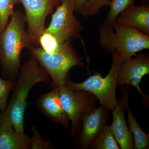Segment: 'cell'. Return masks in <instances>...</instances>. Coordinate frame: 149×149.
<instances>
[{"instance_id":"6da1fadb","label":"cell","mask_w":149,"mask_h":149,"mask_svg":"<svg viewBox=\"0 0 149 149\" xmlns=\"http://www.w3.org/2000/svg\"><path fill=\"white\" fill-rule=\"evenodd\" d=\"M11 17L5 29L0 33V65L6 80L15 82L21 67L22 51L36 45L25 29L26 19L24 14L16 10Z\"/></svg>"},{"instance_id":"7a4b0ae2","label":"cell","mask_w":149,"mask_h":149,"mask_svg":"<svg viewBox=\"0 0 149 149\" xmlns=\"http://www.w3.org/2000/svg\"><path fill=\"white\" fill-rule=\"evenodd\" d=\"M40 83H49V76L37 59L31 55L20 68L13 88L11 99L2 113L3 119L9 120L18 133H24V112L29 92Z\"/></svg>"},{"instance_id":"3957f363","label":"cell","mask_w":149,"mask_h":149,"mask_svg":"<svg viewBox=\"0 0 149 149\" xmlns=\"http://www.w3.org/2000/svg\"><path fill=\"white\" fill-rule=\"evenodd\" d=\"M99 43L108 53L116 50L122 61L149 49V36L137 29L115 23L112 26L103 24L99 28Z\"/></svg>"},{"instance_id":"277c9868","label":"cell","mask_w":149,"mask_h":149,"mask_svg":"<svg viewBox=\"0 0 149 149\" xmlns=\"http://www.w3.org/2000/svg\"><path fill=\"white\" fill-rule=\"evenodd\" d=\"M72 40L60 44L58 50L52 54L46 53L40 47L31 48L29 52L50 76L52 87L65 85L70 70L74 66L83 67V59L74 49Z\"/></svg>"},{"instance_id":"5b68a950","label":"cell","mask_w":149,"mask_h":149,"mask_svg":"<svg viewBox=\"0 0 149 149\" xmlns=\"http://www.w3.org/2000/svg\"><path fill=\"white\" fill-rule=\"evenodd\" d=\"M112 63L109 72L105 77L96 72L81 83L72 82L68 77L66 83L74 90H81L91 93L98 100L101 105L108 110H112L117 104L116 89L117 75L122 60L116 50L112 51Z\"/></svg>"},{"instance_id":"8992f818","label":"cell","mask_w":149,"mask_h":149,"mask_svg":"<svg viewBox=\"0 0 149 149\" xmlns=\"http://www.w3.org/2000/svg\"><path fill=\"white\" fill-rule=\"evenodd\" d=\"M58 88L62 106L69 120L71 121L70 133L78 134L81 129V117L96 108L97 99L91 93L74 90L65 83Z\"/></svg>"},{"instance_id":"52a82bcc","label":"cell","mask_w":149,"mask_h":149,"mask_svg":"<svg viewBox=\"0 0 149 149\" xmlns=\"http://www.w3.org/2000/svg\"><path fill=\"white\" fill-rule=\"evenodd\" d=\"M74 0H62L52 15L50 23L45 32L54 36L60 44L80 38L83 26L74 15Z\"/></svg>"},{"instance_id":"ba28073f","label":"cell","mask_w":149,"mask_h":149,"mask_svg":"<svg viewBox=\"0 0 149 149\" xmlns=\"http://www.w3.org/2000/svg\"><path fill=\"white\" fill-rule=\"evenodd\" d=\"M25 11L29 35L35 45L39 47V38L45 32L46 19L54 13V8L60 3L59 0H20Z\"/></svg>"},{"instance_id":"9c48e42d","label":"cell","mask_w":149,"mask_h":149,"mask_svg":"<svg viewBox=\"0 0 149 149\" xmlns=\"http://www.w3.org/2000/svg\"><path fill=\"white\" fill-rule=\"evenodd\" d=\"M134 56V58L132 57L121 62L118 72V85L133 86L148 104V96L143 93L139 85L143 77L149 74V55L141 54Z\"/></svg>"},{"instance_id":"30bf717a","label":"cell","mask_w":149,"mask_h":149,"mask_svg":"<svg viewBox=\"0 0 149 149\" xmlns=\"http://www.w3.org/2000/svg\"><path fill=\"white\" fill-rule=\"evenodd\" d=\"M109 111L101 105L82 116V130L77 139L80 148L85 149L89 147L104 125L106 124Z\"/></svg>"},{"instance_id":"8fae6325","label":"cell","mask_w":149,"mask_h":149,"mask_svg":"<svg viewBox=\"0 0 149 149\" xmlns=\"http://www.w3.org/2000/svg\"><path fill=\"white\" fill-rule=\"evenodd\" d=\"M127 92L123 91L122 99L118 101L112 110L113 122L110 128L115 139L121 149L134 148L133 135L130 132L125 118Z\"/></svg>"},{"instance_id":"7c38bea8","label":"cell","mask_w":149,"mask_h":149,"mask_svg":"<svg viewBox=\"0 0 149 149\" xmlns=\"http://www.w3.org/2000/svg\"><path fill=\"white\" fill-rule=\"evenodd\" d=\"M52 88V91L39 98L36 105L48 119L61 124L65 128H68L69 120L62 106L59 91L57 87Z\"/></svg>"},{"instance_id":"4fadbf2b","label":"cell","mask_w":149,"mask_h":149,"mask_svg":"<svg viewBox=\"0 0 149 149\" xmlns=\"http://www.w3.org/2000/svg\"><path fill=\"white\" fill-rule=\"evenodd\" d=\"M118 24L134 28L149 36V6H133L122 12L116 21Z\"/></svg>"},{"instance_id":"5bb4252c","label":"cell","mask_w":149,"mask_h":149,"mask_svg":"<svg viewBox=\"0 0 149 149\" xmlns=\"http://www.w3.org/2000/svg\"><path fill=\"white\" fill-rule=\"evenodd\" d=\"M31 139L14 129L9 120L3 119L0 126V149H29Z\"/></svg>"},{"instance_id":"9a60e30c","label":"cell","mask_w":149,"mask_h":149,"mask_svg":"<svg viewBox=\"0 0 149 149\" xmlns=\"http://www.w3.org/2000/svg\"><path fill=\"white\" fill-rule=\"evenodd\" d=\"M125 105L126 110L128 112V128L133 135L134 148L149 149V134L145 133L141 129L129 109L128 95L126 97Z\"/></svg>"},{"instance_id":"2e32d148","label":"cell","mask_w":149,"mask_h":149,"mask_svg":"<svg viewBox=\"0 0 149 149\" xmlns=\"http://www.w3.org/2000/svg\"><path fill=\"white\" fill-rule=\"evenodd\" d=\"M89 147L93 149H120L112 133L110 126L106 124L104 125Z\"/></svg>"},{"instance_id":"e0dca14e","label":"cell","mask_w":149,"mask_h":149,"mask_svg":"<svg viewBox=\"0 0 149 149\" xmlns=\"http://www.w3.org/2000/svg\"><path fill=\"white\" fill-rule=\"evenodd\" d=\"M136 0H111L109 10L103 24L112 26L118 17L122 12L135 5Z\"/></svg>"},{"instance_id":"ac0fdd59","label":"cell","mask_w":149,"mask_h":149,"mask_svg":"<svg viewBox=\"0 0 149 149\" xmlns=\"http://www.w3.org/2000/svg\"><path fill=\"white\" fill-rule=\"evenodd\" d=\"M19 3L20 0H0V33L8 24L9 19L14 13V6Z\"/></svg>"},{"instance_id":"d6986e66","label":"cell","mask_w":149,"mask_h":149,"mask_svg":"<svg viewBox=\"0 0 149 149\" xmlns=\"http://www.w3.org/2000/svg\"><path fill=\"white\" fill-rule=\"evenodd\" d=\"M111 0H87L77 12L84 17L93 16L98 13L102 8L109 6Z\"/></svg>"},{"instance_id":"ffe728a7","label":"cell","mask_w":149,"mask_h":149,"mask_svg":"<svg viewBox=\"0 0 149 149\" xmlns=\"http://www.w3.org/2000/svg\"><path fill=\"white\" fill-rule=\"evenodd\" d=\"M39 47L49 54H52L58 50L60 44L54 36L47 32H44L39 40Z\"/></svg>"},{"instance_id":"44dd1931","label":"cell","mask_w":149,"mask_h":149,"mask_svg":"<svg viewBox=\"0 0 149 149\" xmlns=\"http://www.w3.org/2000/svg\"><path fill=\"white\" fill-rule=\"evenodd\" d=\"M15 82L0 78V111L2 113L5 111L8 104V99L11 90Z\"/></svg>"},{"instance_id":"7402d4cb","label":"cell","mask_w":149,"mask_h":149,"mask_svg":"<svg viewBox=\"0 0 149 149\" xmlns=\"http://www.w3.org/2000/svg\"><path fill=\"white\" fill-rule=\"evenodd\" d=\"M33 136L31 138L30 149H51L54 148L53 145L50 141L45 140L39 131L33 126L32 128Z\"/></svg>"},{"instance_id":"603a6c76","label":"cell","mask_w":149,"mask_h":149,"mask_svg":"<svg viewBox=\"0 0 149 149\" xmlns=\"http://www.w3.org/2000/svg\"><path fill=\"white\" fill-rule=\"evenodd\" d=\"M74 1L75 3V11L77 12L83 7L87 0H74Z\"/></svg>"},{"instance_id":"cb8c5ba5","label":"cell","mask_w":149,"mask_h":149,"mask_svg":"<svg viewBox=\"0 0 149 149\" xmlns=\"http://www.w3.org/2000/svg\"><path fill=\"white\" fill-rule=\"evenodd\" d=\"M3 120L2 113L0 111V126H1V124Z\"/></svg>"},{"instance_id":"d4e9b609","label":"cell","mask_w":149,"mask_h":149,"mask_svg":"<svg viewBox=\"0 0 149 149\" xmlns=\"http://www.w3.org/2000/svg\"><path fill=\"white\" fill-rule=\"evenodd\" d=\"M59 1L61 3L62 1V0H59Z\"/></svg>"},{"instance_id":"484cf974","label":"cell","mask_w":149,"mask_h":149,"mask_svg":"<svg viewBox=\"0 0 149 149\" xmlns=\"http://www.w3.org/2000/svg\"><path fill=\"white\" fill-rule=\"evenodd\" d=\"M149 1V0H146V1L147 2H148H148Z\"/></svg>"}]
</instances>
